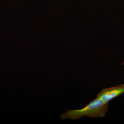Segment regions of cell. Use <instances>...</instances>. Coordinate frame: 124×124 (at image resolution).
Here are the masks:
<instances>
[{"label": "cell", "instance_id": "cell-1", "mask_svg": "<svg viewBox=\"0 0 124 124\" xmlns=\"http://www.w3.org/2000/svg\"><path fill=\"white\" fill-rule=\"evenodd\" d=\"M108 102L96 98L81 109L67 110L60 115V118L75 120L84 116L93 118L103 117L108 111Z\"/></svg>", "mask_w": 124, "mask_h": 124}, {"label": "cell", "instance_id": "cell-2", "mask_svg": "<svg viewBox=\"0 0 124 124\" xmlns=\"http://www.w3.org/2000/svg\"><path fill=\"white\" fill-rule=\"evenodd\" d=\"M124 93V84L104 89L98 94L97 98L108 102L112 99Z\"/></svg>", "mask_w": 124, "mask_h": 124}, {"label": "cell", "instance_id": "cell-3", "mask_svg": "<svg viewBox=\"0 0 124 124\" xmlns=\"http://www.w3.org/2000/svg\"><path fill=\"white\" fill-rule=\"evenodd\" d=\"M121 65H122V66H124V61L121 63Z\"/></svg>", "mask_w": 124, "mask_h": 124}]
</instances>
